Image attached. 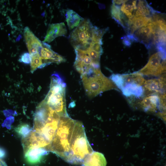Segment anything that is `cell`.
<instances>
[{
  "instance_id": "d6986e66",
  "label": "cell",
  "mask_w": 166,
  "mask_h": 166,
  "mask_svg": "<svg viewBox=\"0 0 166 166\" xmlns=\"http://www.w3.org/2000/svg\"><path fill=\"white\" fill-rule=\"evenodd\" d=\"M14 130L18 135L24 138L29 134L32 129L28 124L23 123L18 125L14 128Z\"/></svg>"
},
{
  "instance_id": "cb8c5ba5",
  "label": "cell",
  "mask_w": 166,
  "mask_h": 166,
  "mask_svg": "<svg viewBox=\"0 0 166 166\" xmlns=\"http://www.w3.org/2000/svg\"><path fill=\"white\" fill-rule=\"evenodd\" d=\"M6 155V152L4 150L0 147V158L4 157Z\"/></svg>"
},
{
  "instance_id": "9a60e30c",
  "label": "cell",
  "mask_w": 166,
  "mask_h": 166,
  "mask_svg": "<svg viewBox=\"0 0 166 166\" xmlns=\"http://www.w3.org/2000/svg\"><path fill=\"white\" fill-rule=\"evenodd\" d=\"M65 17L66 21L70 30L77 26L84 20L78 14L72 10H67Z\"/></svg>"
},
{
  "instance_id": "7c38bea8",
  "label": "cell",
  "mask_w": 166,
  "mask_h": 166,
  "mask_svg": "<svg viewBox=\"0 0 166 166\" xmlns=\"http://www.w3.org/2000/svg\"><path fill=\"white\" fill-rule=\"evenodd\" d=\"M106 160L102 153L94 151L84 160L82 166H106Z\"/></svg>"
},
{
  "instance_id": "52a82bcc",
  "label": "cell",
  "mask_w": 166,
  "mask_h": 166,
  "mask_svg": "<svg viewBox=\"0 0 166 166\" xmlns=\"http://www.w3.org/2000/svg\"><path fill=\"white\" fill-rule=\"evenodd\" d=\"M165 76L157 79L145 81L143 86L144 94L147 96L153 94L164 93L166 86Z\"/></svg>"
},
{
  "instance_id": "7402d4cb",
  "label": "cell",
  "mask_w": 166,
  "mask_h": 166,
  "mask_svg": "<svg viewBox=\"0 0 166 166\" xmlns=\"http://www.w3.org/2000/svg\"><path fill=\"white\" fill-rule=\"evenodd\" d=\"M123 41L124 44L127 46L131 45V41L127 36H125L123 37Z\"/></svg>"
},
{
  "instance_id": "9c48e42d",
  "label": "cell",
  "mask_w": 166,
  "mask_h": 166,
  "mask_svg": "<svg viewBox=\"0 0 166 166\" xmlns=\"http://www.w3.org/2000/svg\"><path fill=\"white\" fill-rule=\"evenodd\" d=\"M24 35L30 55L38 53L40 49L42 46L41 42L28 27L24 29Z\"/></svg>"
},
{
  "instance_id": "30bf717a",
  "label": "cell",
  "mask_w": 166,
  "mask_h": 166,
  "mask_svg": "<svg viewBox=\"0 0 166 166\" xmlns=\"http://www.w3.org/2000/svg\"><path fill=\"white\" fill-rule=\"evenodd\" d=\"M139 106L145 111L155 112L160 106L159 94H151L143 98L137 103Z\"/></svg>"
},
{
  "instance_id": "44dd1931",
  "label": "cell",
  "mask_w": 166,
  "mask_h": 166,
  "mask_svg": "<svg viewBox=\"0 0 166 166\" xmlns=\"http://www.w3.org/2000/svg\"><path fill=\"white\" fill-rule=\"evenodd\" d=\"M19 61L26 64H29L30 63V57L29 53H23L21 56Z\"/></svg>"
},
{
  "instance_id": "e0dca14e",
  "label": "cell",
  "mask_w": 166,
  "mask_h": 166,
  "mask_svg": "<svg viewBox=\"0 0 166 166\" xmlns=\"http://www.w3.org/2000/svg\"><path fill=\"white\" fill-rule=\"evenodd\" d=\"M31 72L33 73L38 68L45 67L39 53L30 55Z\"/></svg>"
},
{
  "instance_id": "2e32d148",
  "label": "cell",
  "mask_w": 166,
  "mask_h": 166,
  "mask_svg": "<svg viewBox=\"0 0 166 166\" xmlns=\"http://www.w3.org/2000/svg\"><path fill=\"white\" fill-rule=\"evenodd\" d=\"M136 10L134 14V16H141L148 17L150 15L151 16L156 11L148 5L146 1L144 0L139 1Z\"/></svg>"
},
{
  "instance_id": "7a4b0ae2",
  "label": "cell",
  "mask_w": 166,
  "mask_h": 166,
  "mask_svg": "<svg viewBox=\"0 0 166 166\" xmlns=\"http://www.w3.org/2000/svg\"><path fill=\"white\" fill-rule=\"evenodd\" d=\"M65 86L58 75H52L49 90L42 101L49 109L61 116L68 115L66 109Z\"/></svg>"
},
{
  "instance_id": "5bb4252c",
  "label": "cell",
  "mask_w": 166,
  "mask_h": 166,
  "mask_svg": "<svg viewBox=\"0 0 166 166\" xmlns=\"http://www.w3.org/2000/svg\"><path fill=\"white\" fill-rule=\"evenodd\" d=\"M121 90L123 94L128 97L133 96L139 97L144 94L143 86L135 83L124 84Z\"/></svg>"
},
{
  "instance_id": "4fadbf2b",
  "label": "cell",
  "mask_w": 166,
  "mask_h": 166,
  "mask_svg": "<svg viewBox=\"0 0 166 166\" xmlns=\"http://www.w3.org/2000/svg\"><path fill=\"white\" fill-rule=\"evenodd\" d=\"M151 22V17L143 16H134L129 19L128 23L129 34H133L138 29L145 26Z\"/></svg>"
},
{
  "instance_id": "5b68a950",
  "label": "cell",
  "mask_w": 166,
  "mask_h": 166,
  "mask_svg": "<svg viewBox=\"0 0 166 166\" xmlns=\"http://www.w3.org/2000/svg\"><path fill=\"white\" fill-rule=\"evenodd\" d=\"M165 71V55L158 52L150 57L147 64L138 72L142 75L157 76Z\"/></svg>"
},
{
  "instance_id": "8992f818",
  "label": "cell",
  "mask_w": 166,
  "mask_h": 166,
  "mask_svg": "<svg viewBox=\"0 0 166 166\" xmlns=\"http://www.w3.org/2000/svg\"><path fill=\"white\" fill-rule=\"evenodd\" d=\"M42 42V46L40 48L38 53L45 67L51 63L59 64L65 61V59L53 51L51 49L49 45L47 43Z\"/></svg>"
},
{
  "instance_id": "3957f363",
  "label": "cell",
  "mask_w": 166,
  "mask_h": 166,
  "mask_svg": "<svg viewBox=\"0 0 166 166\" xmlns=\"http://www.w3.org/2000/svg\"><path fill=\"white\" fill-rule=\"evenodd\" d=\"M81 77L86 93L90 98L106 91L117 89L114 83L104 76L100 69L91 70Z\"/></svg>"
},
{
  "instance_id": "6da1fadb",
  "label": "cell",
  "mask_w": 166,
  "mask_h": 166,
  "mask_svg": "<svg viewBox=\"0 0 166 166\" xmlns=\"http://www.w3.org/2000/svg\"><path fill=\"white\" fill-rule=\"evenodd\" d=\"M49 151L68 163L79 165L93 151L88 140L82 123L68 115L61 117Z\"/></svg>"
},
{
  "instance_id": "8fae6325",
  "label": "cell",
  "mask_w": 166,
  "mask_h": 166,
  "mask_svg": "<svg viewBox=\"0 0 166 166\" xmlns=\"http://www.w3.org/2000/svg\"><path fill=\"white\" fill-rule=\"evenodd\" d=\"M67 32L66 27L64 23L52 24L49 26L43 42L49 43L58 37L65 36Z\"/></svg>"
},
{
  "instance_id": "603a6c76",
  "label": "cell",
  "mask_w": 166,
  "mask_h": 166,
  "mask_svg": "<svg viewBox=\"0 0 166 166\" xmlns=\"http://www.w3.org/2000/svg\"><path fill=\"white\" fill-rule=\"evenodd\" d=\"M128 0H113V3L116 5H120L123 4L127 1Z\"/></svg>"
},
{
  "instance_id": "277c9868",
  "label": "cell",
  "mask_w": 166,
  "mask_h": 166,
  "mask_svg": "<svg viewBox=\"0 0 166 166\" xmlns=\"http://www.w3.org/2000/svg\"><path fill=\"white\" fill-rule=\"evenodd\" d=\"M107 29H100L88 19H84L71 33L69 40L73 47L94 41H101Z\"/></svg>"
},
{
  "instance_id": "ba28073f",
  "label": "cell",
  "mask_w": 166,
  "mask_h": 166,
  "mask_svg": "<svg viewBox=\"0 0 166 166\" xmlns=\"http://www.w3.org/2000/svg\"><path fill=\"white\" fill-rule=\"evenodd\" d=\"M24 156L26 161L31 164H38L42 157L48 154L45 148L38 147H31L23 148Z\"/></svg>"
},
{
  "instance_id": "ac0fdd59",
  "label": "cell",
  "mask_w": 166,
  "mask_h": 166,
  "mask_svg": "<svg viewBox=\"0 0 166 166\" xmlns=\"http://www.w3.org/2000/svg\"><path fill=\"white\" fill-rule=\"evenodd\" d=\"M111 15L113 18L124 28V26L122 20V14L120 7L117 5L113 3L111 6Z\"/></svg>"
},
{
  "instance_id": "ffe728a7",
  "label": "cell",
  "mask_w": 166,
  "mask_h": 166,
  "mask_svg": "<svg viewBox=\"0 0 166 166\" xmlns=\"http://www.w3.org/2000/svg\"><path fill=\"white\" fill-rule=\"evenodd\" d=\"M120 9L121 11L123 14H124L129 19H132L134 17L132 13L134 9L132 4V2L131 4L126 3V2L124 3L121 6Z\"/></svg>"
},
{
  "instance_id": "d4e9b609",
  "label": "cell",
  "mask_w": 166,
  "mask_h": 166,
  "mask_svg": "<svg viewBox=\"0 0 166 166\" xmlns=\"http://www.w3.org/2000/svg\"><path fill=\"white\" fill-rule=\"evenodd\" d=\"M0 166H7L5 162L0 159Z\"/></svg>"
}]
</instances>
